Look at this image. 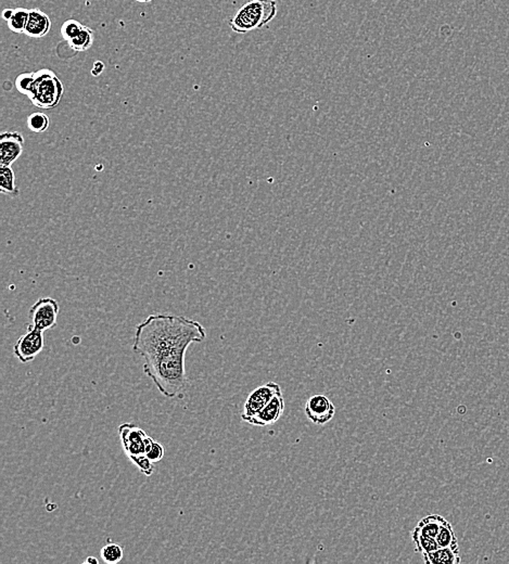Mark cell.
<instances>
[{
	"mask_svg": "<svg viewBox=\"0 0 509 564\" xmlns=\"http://www.w3.org/2000/svg\"><path fill=\"white\" fill-rule=\"evenodd\" d=\"M205 327L196 320L154 314L136 327L133 351L145 359L143 373L167 399L182 396L188 384L185 355L194 343L205 341Z\"/></svg>",
	"mask_w": 509,
	"mask_h": 564,
	"instance_id": "obj_1",
	"label": "cell"
},
{
	"mask_svg": "<svg viewBox=\"0 0 509 564\" xmlns=\"http://www.w3.org/2000/svg\"><path fill=\"white\" fill-rule=\"evenodd\" d=\"M277 1L250 0L228 21L235 33L247 34L267 25L276 17Z\"/></svg>",
	"mask_w": 509,
	"mask_h": 564,
	"instance_id": "obj_2",
	"label": "cell"
},
{
	"mask_svg": "<svg viewBox=\"0 0 509 564\" xmlns=\"http://www.w3.org/2000/svg\"><path fill=\"white\" fill-rule=\"evenodd\" d=\"M121 443L124 452L132 462L147 477L154 473V463L147 458V452L154 442L143 429L132 424H124L118 428Z\"/></svg>",
	"mask_w": 509,
	"mask_h": 564,
	"instance_id": "obj_3",
	"label": "cell"
},
{
	"mask_svg": "<svg viewBox=\"0 0 509 564\" xmlns=\"http://www.w3.org/2000/svg\"><path fill=\"white\" fill-rule=\"evenodd\" d=\"M64 88L61 81L48 69L35 72V83L28 98L35 107L49 110L59 105Z\"/></svg>",
	"mask_w": 509,
	"mask_h": 564,
	"instance_id": "obj_4",
	"label": "cell"
},
{
	"mask_svg": "<svg viewBox=\"0 0 509 564\" xmlns=\"http://www.w3.org/2000/svg\"><path fill=\"white\" fill-rule=\"evenodd\" d=\"M59 313V303L56 300L52 297L39 299L30 309L32 324H28V327L41 330L43 332L52 329L56 326Z\"/></svg>",
	"mask_w": 509,
	"mask_h": 564,
	"instance_id": "obj_5",
	"label": "cell"
},
{
	"mask_svg": "<svg viewBox=\"0 0 509 564\" xmlns=\"http://www.w3.org/2000/svg\"><path fill=\"white\" fill-rule=\"evenodd\" d=\"M44 345V332L28 326V332L18 339L13 347V353L21 363L28 364L43 352Z\"/></svg>",
	"mask_w": 509,
	"mask_h": 564,
	"instance_id": "obj_6",
	"label": "cell"
},
{
	"mask_svg": "<svg viewBox=\"0 0 509 564\" xmlns=\"http://www.w3.org/2000/svg\"><path fill=\"white\" fill-rule=\"evenodd\" d=\"M282 388L276 382H269L264 386H259L249 395L243 407V414L241 416L243 421H248L254 415L258 414L267 404L273 399L276 394L280 393Z\"/></svg>",
	"mask_w": 509,
	"mask_h": 564,
	"instance_id": "obj_7",
	"label": "cell"
},
{
	"mask_svg": "<svg viewBox=\"0 0 509 564\" xmlns=\"http://www.w3.org/2000/svg\"><path fill=\"white\" fill-rule=\"evenodd\" d=\"M335 408L333 401L325 395H314L305 404L307 419L318 426H324L335 417Z\"/></svg>",
	"mask_w": 509,
	"mask_h": 564,
	"instance_id": "obj_8",
	"label": "cell"
},
{
	"mask_svg": "<svg viewBox=\"0 0 509 564\" xmlns=\"http://www.w3.org/2000/svg\"><path fill=\"white\" fill-rule=\"evenodd\" d=\"M24 138L18 132L0 135V165L11 166L23 152Z\"/></svg>",
	"mask_w": 509,
	"mask_h": 564,
	"instance_id": "obj_9",
	"label": "cell"
},
{
	"mask_svg": "<svg viewBox=\"0 0 509 564\" xmlns=\"http://www.w3.org/2000/svg\"><path fill=\"white\" fill-rule=\"evenodd\" d=\"M284 410V396L282 392L276 394L271 401L267 404L258 414L249 419L248 424L256 426H267L274 424L282 416Z\"/></svg>",
	"mask_w": 509,
	"mask_h": 564,
	"instance_id": "obj_10",
	"label": "cell"
},
{
	"mask_svg": "<svg viewBox=\"0 0 509 564\" xmlns=\"http://www.w3.org/2000/svg\"><path fill=\"white\" fill-rule=\"evenodd\" d=\"M52 28V20L46 13L39 9H31L26 24L25 34L32 39H41L45 37Z\"/></svg>",
	"mask_w": 509,
	"mask_h": 564,
	"instance_id": "obj_11",
	"label": "cell"
},
{
	"mask_svg": "<svg viewBox=\"0 0 509 564\" xmlns=\"http://www.w3.org/2000/svg\"><path fill=\"white\" fill-rule=\"evenodd\" d=\"M422 556L427 564H458L461 562L459 548H439L422 554Z\"/></svg>",
	"mask_w": 509,
	"mask_h": 564,
	"instance_id": "obj_12",
	"label": "cell"
},
{
	"mask_svg": "<svg viewBox=\"0 0 509 564\" xmlns=\"http://www.w3.org/2000/svg\"><path fill=\"white\" fill-rule=\"evenodd\" d=\"M446 521V519L439 514H430L422 519L413 532L435 539Z\"/></svg>",
	"mask_w": 509,
	"mask_h": 564,
	"instance_id": "obj_13",
	"label": "cell"
},
{
	"mask_svg": "<svg viewBox=\"0 0 509 564\" xmlns=\"http://www.w3.org/2000/svg\"><path fill=\"white\" fill-rule=\"evenodd\" d=\"M94 41H95V32L88 26H83L80 34L75 39L67 41V43L73 52H87L88 49L92 46Z\"/></svg>",
	"mask_w": 509,
	"mask_h": 564,
	"instance_id": "obj_14",
	"label": "cell"
},
{
	"mask_svg": "<svg viewBox=\"0 0 509 564\" xmlns=\"http://www.w3.org/2000/svg\"><path fill=\"white\" fill-rule=\"evenodd\" d=\"M0 192L9 196H18L16 186V175L11 166L0 165Z\"/></svg>",
	"mask_w": 509,
	"mask_h": 564,
	"instance_id": "obj_15",
	"label": "cell"
},
{
	"mask_svg": "<svg viewBox=\"0 0 509 564\" xmlns=\"http://www.w3.org/2000/svg\"><path fill=\"white\" fill-rule=\"evenodd\" d=\"M435 539L440 548H458L455 532H454L453 526L448 520L443 524Z\"/></svg>",
	"mask_w": 509,
	"mask_h": 564,
	"instance_id": "obj_16",
	"label": "cell"
},
{
	"mask_svg": "<svg viewBox=\"0 0 509 564\" xmlns=\"http://www.w3.org/2000/svg\"><path fill=\"white\" fill-rule=\"evenodd\" d=\"M30 10L25 8H16L13 16L8 21V28L10 31L16 34H24L26 24H28Z\"/></svg>",
	"mask_w": 509,
	"mask_h": 564,
	"instance_id": "obj_17",
	"label": "cell"
},
{
	"mask_svg": "<svg viewBox=\"0 0 509 564\" xmlns=\"http://www.w3.org/2000/svg\"><path fill=\"white\" fill-rule=\"evenodd\" d=\"M123 548L116 543H111L110 541H109V544L103 547L100 552L101 560L107 564L118 563L121 560L123 559Z\"/></svg>",
	"mask_w": 509,
	"mask_h": 564,
	"instance_id": "obj_18",
	"label": "cell"
},
{
	"mask_svg": "<svg viewBox=\"0 0 509 564\" xmlns=\"http://www.w3.org/2000/svg\"><path fill=\"white\" fill-rule=\"evenodd\" d=\"M412 539L416 545V552H420L422 554H429V552H435L437 549L440 548L437 539L433 537L425 536L422 534L415 533L412 532Z\"/></svg>",
	"mask_w": 509,
	"mask_h": 564,
	"instance_id": "obj_19",
	"label": "cell"
},
{
	"mask_svg": "<svg viewBox=\"0 0 509 564\" xmlns=\"http://www.w3.org/2000/svg\"><path fill=\"white\" fill-rule=\"evenodd\" d=\"M26 125H28V129L32 130L33 133H44L50 125V120L45 113H32V114L28 115Z\"/></svg>",
	"mask_w": 509,
	"mask_h": 564,
	"instance_id": "obj_20",
	"label": "cell"
},
{
	"mask_svg": "<svg viewBox=\"0 0 509 564\" xmlns=\"http://www.w3.org/2000/svg\"><path fill=\"white\" fill-rule=\"evenodd\" d=\"M34 83H35V72H26L17 77L14 84L19 92L28 97L31 95Z\"/></svg>",
	"mask_w": 509,
	"mask_h": 564,
	"instance_id": "obj_21",
	"label": "cell"
},
{
	"mask_svg": "<svg viewBox=\"0 0 509 564\" xmlns=\"http://www.w3.org/2000/svg\"><path fill=\"white\" fill-rule=\"evenodd\" d=\"M83 26L84 25L80 23L79 21L74 20V19H69L62 24L61 31H60L61 32L62 39L65 41H72L80 34Z\"/></svg>",
	"mask_w": 509,
	"mask_h": 564,
	"instance_id": "obj_22",
	"label": "cell"
},
{
	"mask_svg": "<svg viewBox=\"0 0 509 564\" xmlns=\"http://www.w3.org/2000/svg\"><path fill=\"white\" fill-rule=\"evenodd\" d=\"M164 455H165L164 447L162 446L160 443L154 441V442L152 443V446L150 447V450L147 452V458H148L152 463H154V462L161 461V460L163 459Z\"/></svg>",
	"mask_w": 509,
	"mask_h": 564,
	"instance_id": "obj_23",
	"label": "cell"
},
{
	"mask_svg": "<svg viewBox=\"0 0 509 564\" xmlns=\"http://www.w3.org/2000/svg\"><path fill=\"white\" fill-rule=\"evenodd\" d=\"M103 70H105V64L101 61H96L92 65V74L94 76H99L103 73Z\"/></svg>",
	"mask_w": 509,
	"mask_h": 564,
	"instance_id": "obj_24",
	"label": "cell"
},
{
	"mask_svg": "<svg viewBox=\"0 0 509 564\" xmlns=\"http://www.w3.org/2000/svg\"><path fill=\"white\" fill-rule=\"evenodd\" d=\"M13 12H14V9H6V10H3V20H6L7 21V22H8V21L10 20L11 17L13 16Z\"/></svg>",
	"mask_w": 509,
	"mask_h": 564,
	"instance_id": "obj_25",
	"label": "cell"
},
{
	"mask_svg": "<svg viewBox=\"0 0 509 564\" xmlns=\"http://www.w3.org/2000/svg\"><path fill=\"white\" fill-rule=\"evenodd\" d=\"M84 563H87V564H90V563L98 564V563H99V561H98V560H97V559H96L95 556H90V558H87V560H85Z\"/></svg>",
	"mask_w": 509,
	"mask_h": 564,
	"instance_id": "obj_26",
	"label": "cell"
},
{
	"mask_svg": "<svg viewBox=\"0 0 509 564\" xmlns=\"http://www.w3.org/2000/svg\"><path fill=\"white\" fill-rule=\"evenodd\" d=\"M136 1H138V3H150L152 0H136Z\"/></svg>",
	"mask_w": 509,
	"mask_h": 564,
	"instance_id": "obj_27",
	"label": "cell"
},
{
	"mask_svg": "<svg viewBox=\"0 0 509 564\" xmlns=\"http://www.w3.org/2000/svg\"><path fill=\"white\" fill-rule=\"evenodd\" d=\"M262 1H274V0H262Z\"/></svg>",
	"mask_w": 509,
	"mask_h": 564,
	"instance_id": "obj_28",
	"label": "cell"
}]
</instances>
